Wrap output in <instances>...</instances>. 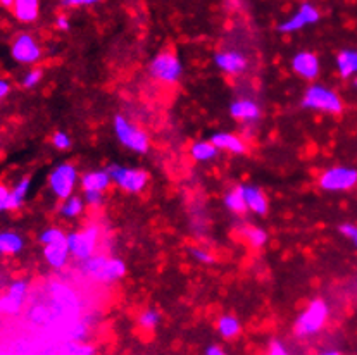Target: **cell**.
<instances>
[{
	"label": "cell",
	"mask_w": 357,
	"mask_h": 355,
	"mask_svg": "<svg viewBox=\"0 0 357 355\" xmlns=\"http://www.w3.org/2000/svg\"><path fill=\"white\" fill-rule=\"evenodd\" d=\"M24 320L37 331L33 350L59 352L61 345L70 342L71 328L88 316H97L92 309L88 290L70 280H50L40 292H30Z\"/></svg>",
	"instance_id": "cell-1"
},
{
	"label": "cell",
	"mask_w": 357,
	"mask_h": 355,
	"mask_svg": "<svg viewBox=\"0 0 357 355\" xmlns=\"http://www.w3.org/2000/svg\"><path fill=\"white\" fill-rule=\"evenodd\" d=\"M78 273L81 280L90 281L93 285H109L125 276L126 264L121 259L95 253V255L88 257V259L81 260Z\"/></svg>",
	"instance_id": "cell-2"
},
{
	"label": "cell",
	"mask_w": 357,
	"mask_h": 355,
	"mask_svg": "<svg viewBox=\"0 0 357 355\" xmlns=\"http://www.w3.org/2000/svg\"><path fill=\"white\" fill-rule=\"evenodd\" d=\"M100 238H102V230L99 224H88L83 230L68 235L71 257L81 262V260L95 255L100 245Z\"/></svg>",
	"instance_id": "cell-3"
},
{
	"label": "cell",
	"mask_w": 357,
	"mask_h": 355,
	"mask_svg": "<svg viewBox=\"0 0 357 355\" xmlns=\"http://www.w3.org/2000/svg\"><path fill=\"white\" fill-rule=\"evenodd\" d=\"M328 314H330V307L324 300L316 299L312 300L308 306V309L299 316V320L295 321L294 331L299 338H309V336L316 335L323 329V326L326 324Z\"/></svg>",
	"instance_id": "cell-4"
},
{
	"label": "cell",
	"mask_w": 357,
	"mask_h": 355,
	"mask_svg": "<svg viewBox=\"0 0 357 355\" xmlns=\"http://www.w3.org/2000/svg\"><path fill=\"white\" fill-rule=\"evenodd\" d=\"M302 107L311 109V111L328 112V114H340L342 109H344L340 97L333 90L326 88L323 85H311L306 90Z\"/></svg>",
	"instance_id": "cell-5"
},
{
	"label": "cell",
	"mask_w": 357,
	"mask_h": 355,
	"mask_svg": "<svg viewBox=\"0 0 357 355\" xmlns=\"http://www.w3.org/2000/svg\"><path fill=\"white\" fill-rule=\"evenodd\" d=\"M114 133H116L121 145H125L129 150L136 152V154H147L149 152V135L142 128L122 118V116L114 118Z\"/></svg>",
	"instance_id": "cell-6"
},
{
	"label": "cell",
	"mask_w": 357,
	"mask_h": 355,
	"mask_svg": "<svg viewBox=\"0 0 357 355\" xmlns=\"http://www.w3.org/2000/svg\"><path fill=\"white\" fill-rule=\"evenodd\" d=\"M30 297V283L26 280H16L7 285L0 295V316H19Z\"/></svg>",
	"instance_id": "cell-7"
},
{
	"label": "cell",
	"mask_w": 357,
	"mask_h": 355,
	"mask_svg": "<svg viewBox=\"0 0 357 355\" xmlns=\"http://www.w3.org/2000/svg\"><path fill=\"white\" fill-rule=\"evenodd\" d=\"M150 76L157 81L166 83V85H175L180 78H182L183 66L180 63L178 56L171 50H164V52L157 54L152 59L149 66Z\"/></svg>",
	"instance_id": "cell-8"
},
{
	"label": "cell",
	"mask_w": 357,
	"mask_h": 355,
	"mask_svg": "<svg viewBox=\"0 0 357 355\" xmlns=\"http://www.w3.org/2000/svg\"><path fill=\"white\" fill-rule=\"evenodd\" d=\"M107 171H109L113 183H116L126 194H140L149 183V175L142 169L113 164L107 168Z\"/></svg>",
	"instance_id": "cell-9"
},
{
	"label": "cell",
	"mask_w": 357,
	"mask_h": 355,
	"mask_svg": "<svg viewBox=\"0 0 357 355\" xmlns=\"http://www.w3.org/2000/svg\"><path fill=\"white\" fill-rule=\"evenodd\" d=\"M78 180V171L73 164L70 162H63L61 166H57L49 176V184L52 194L56 195L59 200H66L73 195L74 184Z\"/></svg>",
	"instance_id": "cell-10"
},
{
	"label": "cell",
	"mask_w": 357,
	"mask_h": 355,
	"mask_svg": "<svg viewBox=\"0 0 357 355\" xmlns=\"http://www.w3.org/2000/svg\"><path fill=\"white\" fill-rule=\"evenodd\" d=\"M357 184V169L335 166L319 176V187L326 191H345Z\"/></svg>",
	"instance_id": "cell-11"
},
{
	"label": "cell",
	"mask_w": 357,
	"mask_h": 355,
	"mask_svg": "<svg viewBox=\"0 0 357 355\" xmlns=\"http://www.w3.org/2000/svg\"><path fill=\"white\" fill-rule=\"evenodd\" d=\"M10 56L19 64H35L42 59V47L28 33H21L10 45Z\"/></svg>",
	"instance_id": "cell-12"
},
{
	"label": "cell",
	"mask_w": 357,
	"mask_h": 355,
	"mask_svg": "<svg viewBox=\"0 0 357 355\" xmlns=\"http://www.w3.org/2000/svg\"><path fill=\"white\" fill-rule=\"evenodd\" d=\"M319 17L321 14L317 10V7L312 6L311 2H304L299 7V10L294 16L278 24V31H281V33H294V31L302 30V28L309 26V24L317 23Z\"/></svg>",
	"instance_id": "cell-13"
},
{
	"label": "cell",
	"mask_w": 357,
	"mask_h": 355,
	"mask_svg": "<svg viewBox=\"0 0 357 355\" xmlns=\"http://www.w3.org/2000/svg\"><path fill=\"white\" fill-rule=\"evenodd\" d=\"M216 66L219 68L226 74H241L245 72L248 66V61L244 54L237 52V50H225V52H218L214 56Z\"/></svg>",
	"instance_id": "cell-14"
},
{
	"label": "cell",
	"mask_w": 357,
	"mask_h": 355,
	"mask_svg": "<svg viewBox=\"0 0 357 355\" xmlns=\"http://www.w3.org/2000/svg\"><path fill=\"white\" fill-rule=\"evenodd\" d=\"M43 257L49 262V266H52L54 269H64L70 262V245H68L66 240L61 242H52V244L43 245Z\"/></svg>",
	"instance_id": "cell-15"
},
{
	"label": "cell",
	"mask_w": 357,
	"mask_h": 355,
	"mask_svg": "<svg viewBox=\"0 0 357 355\" xmlns=\"http://www.w3.org/2000/svg\"><path fill=\"white\" fill-rule=\"evenodd\" d=\"M292 70H294V72H297L301 78L312 81L319 74V59L312 52H299L292 59Z\"/></svg>",
	"instance_id": "cell-16"
},
{
	"label": "cell",
	"mask_w": 357,
	"mask_h": 355,
	"mask_svg": "<svg viewBox=\"0 0 357 355\" xmlns=\"http://www.w3.org/2000/svg\"><path fill=\"white\" fill-rule=\"evenodd\" d=\"M230 114L238 121H255L261 116V109L251 99H238L230 106Z\"/></svg>",
	"instance_id": "cell-17"
},
{
	"label": "cell",
	"mask_w": 357,
	"mask_h": 355,
	"mask_svg": "<svg viewBox=\"0 0 357 355\" xmlns=\"http://www.w3.org/2000/svg\"><path fill=\"white\" fill-rule=\"evenodd\" d=\"M13 13L21 23H33L40 14V0H14Z\"/></svg>",
	"instance_id": "cell-18"
},
{
	"label": "cell",
	"mask_w": 357,
	"mask_h": 355,
	"mask_svg": "<svg viewBox=\"0 0 357 355\" xmlns=\"http://www.w3.org/2000/svg\"><path fill=\"white\" fill-rule=\"evenodd\" d=\"M211 142L219 148V150L232 152V154H245L247 147H245L244 140L240 136L233 135V133H216L211 136Z\"/></svg>",
	"instance_id": "cell-19"
},
{
	"label": "cell",
	"mask_w": 357,
	"mask_h": 355,
	"mask_svg": "<svg viewBox=\"0 0 357 355\" xmlns=\"http://www.w3.org/2000/svg\"><path fill=\"white\" fill-rule=\"evenodd\" d=\"M113 183L109 171H90L81 176L83 191H106Z\"/></svg>",
	"instance_id": "cell-20"
},
{
	"label": "cell",
	"mask_w": 357,
	"mask_h": 355,
	"mask_svg": "<svg viewBox=\"0 0 357 355\" xmlns=\"http://www.w3.org/2000/svg\"><path fill=\"white\" fill-rule=\"evenodd\" d=\"M244 195H245V202H247L248 211L261 214V216L268 211V198H266V195L262 194L257 187L244 184Z\"/></svg>",
	"instance_id": "cell-21"
},
{
	"label": "cell",
	"mask_w": 357,
	"mask_h": 355,
	"mask_svg": "<svg viewBox=\"0 0 357 355\" xmlns=\"http://www.w3.org/2000/svg\"><path fill=\"white\" fill-rule=\"evenodd\" d=\"M24 247V240L14 231H0V255H16Z\"/></svg>",
	"instance_id": "cell-22"
},
{
	"label": "cell",
	"mask_w": 357,
	"mask_h": 355,
	"mask_svg": "<svg viewBox=\"0 0 357 355\" xmlns=\"http://www.w3.org/2000/svg\"><path fill=\"white\" fill-rule=\"evenodd\" d=\"M337 68L342 78H351L357 74V50L345 49L337 56Z\"/></svg>",
	"instance_id": "cell-23"
},
{
	"label": "cell",
	"mask_w": 357,
	"mask_h": 355,
	"mask_svg": "<svg viewBox=\"0 0 357 355\" xmlns=\"http://www.w3.org/2000/svg\"><path fill=\"white\" fill-rule=\"evenodd\" d=\"M240 235L252 248H261L268 244V233L261 228H255L247 224V226L240 228Z\"/></svg>",
	"instance_id": "cell-24"
},
{
	"label": "cell",
	"mask_w": 357,
	"mask_h": 355,
	"mask_svg": "<svg viewBox=\"0 0 357 355\" xmlns=\"http://www.w3.org/2000/svg\"><path fill=\"white\" fill-rule=\"evenodd\" d=\"M225 205L235 214H241L247 211V202H245V195H244V184H237V187H233L232 190L225 195Z\"/></svg>",
	"instance_id": "cell-25"
},
{
	"label": "cell",
	"mask_w": 357,
	"mask_h": 355,
	"mask_svg": "<svg viewBox=\"0 0 357 355\" xmlns=\"http://www.w3.org/2000/svg\"><path fill=\"white\" fill-rule=\"evenodd\" d=\"M30 184H31V180L26 176V178H23V180H21L19 183L13 188V190H10L9 211H16V209H19L21 205L24 204L28 191H30Z\"/></svg>",
	"instance_id": "cell-26"
},
{
	"label": "cell",
	"mask_w": 357,
	"mask_h": 355,
	"mask_svg": "<svg viewBox=\"0 0 357 355\" xmlns=\"http://www.w3.org/2000/svg\"><path fill=\"white\" fill-rule=\"evenodd\" d=\"M190 155L198 162H207L218 157L219 148L216 147L211 140H209V142H197L192 145V148H190Z\"/></svg>",
	"instance_id": "cell-27"
},
{
	"label": "cell",
	"mask_w": 357,
	"mask_h": 355,
	"mask_svg": "<svg viewBox=\"0 0 357 355\" xmlns=\"http://www.w3.org/2000/svg\"><path fill=\"white\" fill-rule=\"evenodd\" d=\"M218 331L223 338H235V336L240 335L241 326H240V322H238L237 317L223 316V317H219V321H218Z\"/></svg>",
	"instance_id": "cell-28"
},
{
	"label": "cell",
	"mask_w": 357,
	"mask_h": 355,
	"mask_svg": "<svg viewBox=\"0 0 357 355\" xmlns=\"http://www.w3.org/2000/svg\"><path fill=\"white\" fill-rule=\"evenodd\" d=\"M83 209H85V202H83L79 197H73V195H71L70 198H66V200H64V204L61 205L59 211L64 217H68V219H73V217H77L83 212Z\"/></svg>",
	"instance_id": "cell-29"
},
{
	"label": "cell",
	"mask_w": 357,
	"mask_h": 355,
	"mask_svg": "<svg viewBox=\"0 0 357 355\" xmlns=\"http://www.w3.org/2000/svg\"><path fill=\"white\" fill-rule=\"evenodd\" d=\"M159 320H161V314L156 309H147L140 314L138 324L145 331H150V329H154L159 324Z\"/></svg>",
	"instance_id": "cell-30"
},
{
	"label": "cell",
	"mask_w": 357,
	"mask_h": 355,
	"mask_svg": "<svg viewBox=\"0 0 357 355\" xmlns=\"http://www.w3.org/2000/svg\"><path fill=\"white\" fill-rule=\"evenodd\" d=\"M190 255L200 264H212L214 262V255H212L209 250L202 248V247H190Z\"/></svg>",
	"instance_id": "cell-31"
},
{
	"label": "cell",
	"mask_w": 357,
	"mask_h": 355,
	"mask_svg": "<svg viewBox=\"0 0 357 355\" xmlns=\"http://www.w3.org/2000/svg\"><path fill=\"white\" fill-rule=\"evenodd\" d=\"M43 78V71L42 70H31L28 71L26 74H24L23 78V86L24 88H33V86H37L40 81H42Z\"/></svg>",
	"instance_id": "cell-32"
},
{
	"label": "cell",
	"mask_w": 357,
	"mask_h": 355,
	"mask_svg": "<svg viewBox=\"0 0 357 355\" xmlns=\"http://www.w3.org/2000/svg\"><path fill=\"white\" fill-rule=\"evenodd\" d=\"M52 145L57 148V150H68L71 147V139L68 133L57 132L54 133L52 136Z\"/></svg>",
	"instance_id": "cell-33"
},
{
	"label": "cell",
	"mask_w": 357,
	"mask_h": 355,
	"mask_svg": "<svg viewBox=\"0 0 357 355\" xmlns=\"http://www.w3.org/2000/svg\"><path fill=\"white\" fill-rule=\"evenodd\" d=\"M85 202L90 207H100L104 202V191H85Z\"/></svg>",
	"instance_id": "cell-34"
},
{
	"label": "cell",
	"mask_w": 357,
	"mask_h": 355,
	"mask_svg": "<svg viewBox=\"0 0 357 355\" xmlns=\"http://www.w3.org/2000/svg\"><path fill=\"white\" fill-rule=\"evenodd\" d=\"M340 233L344 235L345 238H349V240L352 242V244L357 247V226L356 224H351V223H344L340 226Z\"/></svg>",
	"instance_id": "cell-35"
},
{
	"label": "cell",
	"mask_w": 357,
	"mask_h": 355,
	"mask_svg": "<svg viewBox=\"0 0 357 355\" xmlns=\"http://www.w3.org/2000/svg\"><path fill=\"white\" fill-rule=\"evenodd\" d=\"M9 188L6 184H0V212L9 211Z\"/></svg>",
	"instance_id": "cell-36"
},
{
	"label": "cell",
	"mask_w": 357,
	"mask_h": 355,
	"mask_svg": "<svg viewBox=\"0 0 357 355\" xmlns=\"http://www.w3.org/2000/svg\"><path fill=\"white\" fill-rule=\"evenodd\" d=\"M268 352L271 355H287L288 354L287 347H285L280 340H273V342H269Z\"/></svg>",
	"instance_id": "cell-37"
},
{
	"label": "cell",
	"mask_w": 357,
	"mask_h": 355,
	"mask_svg": "<svg viewBox=\"0 0 357 355\" xmlns=\"http://www.w3.org/2000/svg\"><path fill=\"white\" fill-rule=\"evenodd\" d=\"M97 2H100V0H61L63 7H85L93 6Z\"/></svg>",
	"instance_id": "cell-38"
},
{
	"label": "cell",
	"mask_w": 357,
	"mask_h": 355,
	"mask_svg": "<svg viewBox=\"0 0 357 355\" xmlns=\"http://www.w3.org/2000/svg\"><path fill=\"white\" fill-rule=\"evenodd\" d=\"M56 26L59 28L61 31H70V28H71V23H70V19H68V16H59L56 19Z\"/></svg>",
	"instance_id": "cell-39"
},
{
	"label": "cell",
	"mask_w": 357,
	"mask_h": 355,
	"mask_svg": "<svg viewBox=\"0 0 357 355\" xmlns=\"http://www.w3.org/2000/svg\"><path fill=\"white\" fill-rule=\"evenodd\" d=\"M9 92H10L9 81H6V79H0V102L6 99L7 93H9Z\"/></svg>",
	"instance_id": "cell-40"
},
{
	"label": "cell",
	"mask_w": 357,
	"mask_h": 355,
	"mask_svg": "<svg viewBox=\"0 0 357 355\" xmlns=\"http://www.w3.org/2000/svg\"><path fill=\"white\" fill-rule=\"evenodd\" d=\"M205 354H207V355H223V354H225V350L219 349L218 345H211V347H207Z\"/></svg>",
	"instance_id": "cell-41"
},
{
	"label": "cell",
	"mask_w": 357,
	"mask_h": 355,
	"mask_svg": "<svg viewBox=\"0 0 357 355\" xmlns=\"http://www.w3.org/2000/svg\"><path fill=\"white\" fill-rule=\"evenodd\" d=\"M13 3H14V0H0V6H3V7H13Z\"/></svg>",
	"instance_id": "cell-42"
},
{
	"label": "cell",
	"mask_w": 357,
	"mask_h": 355,
	"mask_svg": "<svg viewBox=\"0 0 357 355\" xmlns=\"http://www.w3.org/2000/svg\"><path fill=\"white\" fill-rule=\"evenodd\" d=\"M3 283H6V281H3V276H2V274H0V293L3 292Z\"/></svg>",
	"instance_id": "cell-43"
},
{
	"label": "cell",
	"mask_w": 357,
	"mask_h": 355,
	"mask_svg": "<svg viewBox=\"0 0 357 355\" xmlns=\"http://www.w3.org/2000/svg\"><path fill=\"white\" fill-rule=\"evenodd\" d=\"M356 86H357V78H356Z\"/></svg>",
	"instance_id": "cell-44"
}]
</instances>
